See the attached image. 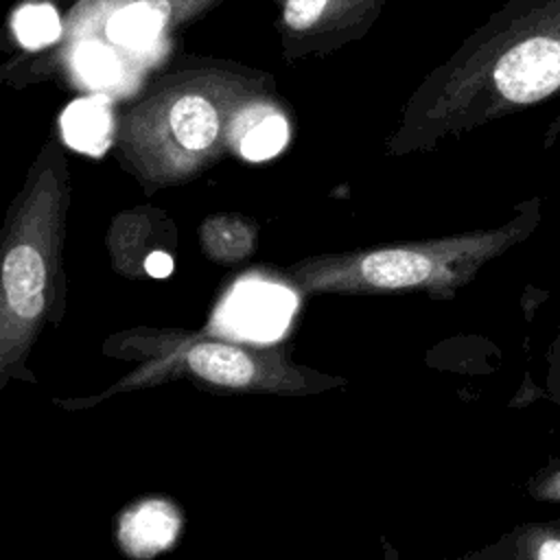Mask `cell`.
<instances>
[{"label":"cell","instance_id":"9","mask_svg":"<svg viewBox=\"0 0 560 560\" xmlns=\"http://www.w3.org/2000/svg\"><path fill=\"white\" fill-rule=\"evenodd\" d=\"M179 525V514L171 503L151 499L122 514L118 538L129 556L151 558L175 542Z\"/></svg>","mask_w":560,"mask_h":560},{"label":"cell","instance_id":"1","mask_svg":"<svg viewBox=\"0 0 560 560\" xmlns=\"http://www.w3.org/2000/svg\"><path fill=\"white\" fill-rule=\"evenodd\" d=\"M560 94V0H508L409 94L387 155L435 149ZM560 114L542 140L551 149Z\"/></svg>","mask_w":560,"mask_h":560},{"label":"cell","instance_id":"5","mask_svg":"<svg viewBox=\"0 0 560 560\" xmlns=\"http://www.w3.org/2000/svg\"><path fill=\"white\" fill-rule=\"evenodd\" d=\"M282 57H324L361 39L392 0H276Z\"/></svg>","mask_w":560,"mask_h":560},{"label":"cell","instance_id":"10","mask_svg":"<svg viewBox=\"0 0 560 560\" xmlns=\"http://www.w3.org/2000/svg\"><path fill=\"white\" fill-rule=\"evenodd\" d=\"M59 127L63 142L74 151L103 155L116 142L118 116L107 96H83L61 112Z\"/></svg>","mask_w":560,"mask_h":560},{"label":"cell","instance_id":"14","mask_svg":"<svg viewBox=\"0 0 560 560\" xmlns=\"http://www.w3.org/2000/svg\"><path fill=\"white\" fill-rule=\"evenodd\" d=\"M9 35L24 52H37L61 42L63 20L50 2H24L9 18Z\"/></svg>","mask_w":560,"mask_h":560},{"label":"cell","instance_id":"16","mask_svg":"<svg viewBox=\"0 0 560 560\" xmlns=\"http://www.w3.org/2000/svg\"><path fill=\"white\" fill-rule=\"evenodd\" d=\"M70 55L74 59L72 66H74L77 74L88 85L105 88V85H112L114 81H118V77H120L118 55L109 46L98 44V39L74 46L70 50Z\"/></svg>","mask_w":560,"mask_h":560},{"label":"cell","instance_id":"17","mask_svg":"<svg viewBox=\"0 0 560 560\" xmlns=\"http://www.w3.org/2000/svg\"><path fill=\"white\" fill-rule=\"evenodd\" d=\"M525 494L538 503H560V459L538 468L527 479Z\"/></svg>","mask_w":560,"mask_h":560},{"label":"cell","instance_id":"13","mask_svg":"<svg viewBox=\"0 0 560 560\" xmlns=\"http://www.w3.org/2000/svg\"><path fill=\"white\" fill-rule=\"evenodd\" d=\"M492 547L501 560H560V518L521 523Z\"/></svg>","mask_w":560,"mask_h":560},{"label":"cell","instance_id":"20","mask_svg":"<svg viewBox=\"0 0 560 560\" xmlns=\"http://www.w3.org/2000/svg\"><path fill=\"white\" fill-rule=\"evenodd\" d=\"M392 560H396V558H392ZM462 560H501V558H499V553H497V549H494V547H486L483 551L472 553V556L462 558Z\"/></svg>","mask_w":560,"mask_h":560},{"label":"cell","instance_id":"8","mask_svg":"<svg viewBox=\"0 0 560 560\" xmlns=\"http://www.w3.org/2000/svg\"><path fill=\"white\" fill-rule=\"evenodd\" d=\"M184 363L195 376L223 387H247L273 372L265 359L228 341H197L186 348Z\"/></svg>","mask_w":560,"mask_h":560},{"label":"cell","instance_id":"12","mask_svg":"<svg viewBox=\"0 0 560 560\" xmlns=\"http://www.w3.org/2000/svg\"><path fill=\"white\" fill-rule=\"evenodd\" d=\"M199 245L212 262H243L258 247V223L238 212L210 214L199 225Z\"/></svg>","mask_w":560,"mask_h":560},{"label":"cell","instance_id":"2","mask_svg":"<svg viewBox=\"0 0 560 560\" xmlns=\"http://www.w3.org/2000/svg\"><path fill=\"white\" fill-rule=\"evenodd\" d=\"M276 94L271 74L234 63L166 72L118 116L114 149L147 195L186 184L236 153L245 114Z\"/></svg>","mask_w":560,"mask_h":560},{"label":"cell","instance_id":"21","mask_svg":"<svg viewBox=\"0 0 560 560\" xmlns=\"http://www.w3.org/2000/svg\"><path fill=\"white\" fill-rule=\"evenodd\" d=\"M11 48V44H9V37L4 35V31L0 28V52H7Z\"/></svg>","mask_w":560,"mask_h":560},{"label":"cell","instance_id":"7","mask_svg":"<svg viewBox=\"0 0 560 560\" xmlns=\"http://www.w3.org/2000/svg\"><path fill=\"white\" fill-rule=\"evenodd\" d=\"M221 2L223 0H133L109 22L105 35L116 46L147 50Z\"/></svg>","mask_w":560,"mask_h":560},{"label":"cell","instance_id":"19","mask_svg":"<svg viewBox=\"0 0 560 560\" xmlns=\"http://www.w3.org/2000/svg\"><path fill=\"white\" fill-rule=\"evenodd\" d=\"M26 55H28V52H24V50H22V52L13 55L9 61H4V63L0 66V83H4V81L15 72V68L26 59Z\"/></svg>","mask_w":560,"mask_h":560},{"label":"cell","instance_id":"11","mask_svg":"<svg viewBox=\"0 0 560 560\" xmlns=\"http://www.w3.org/2000/svg\"><path fill=\"white\" fill-rule=\"evenodd\" d=\"M291 140V120L278 94L258 101L243 118L236 136V155L247 162L276 158Z\"/></svg>","mask_w":560,"mask_h":560},{"label":"cell","instance_id":"15","mask_svg":"<svg viewBox=\"0 0 560 560\" xmlns=\"http://www.w3.org/2000/svg\"><path fill=\"white\" fill-rule=\"evenodd\" d=\"M133 0H79L63 18L61 44L70 52L74 46L96 42L109 22Z\"/></svg>","mask_w":560,"mask_h":560},{"label":"cell","instance_id":"4","mask_svg":"<svg viewBox=\"0 0 560 560\" xmlns=\"http://www.w3.org/2000/svg\"><path fill=\"white\" fill-rule=\"evenodd\" d=\"M68 208V162L59 140L48 138L0 230V374L28 352L50 311L63 306Z\"/></svg>","mask_w":560,"mask_h":560},{"label":"cell","instance_id":"18","mask_svg":"<svg viewBox=\"0 0 560 560\" xmlns=\"http://www.w3.org/2000/svg\"><path fill=\"white\" fill-rule=\"evenodd\" d=\"M547 398L560 407V332L553 339L547 354V378H545Z\"/></svg>","mask_w":560,"mask_h":560},{"label":"cell","instance_id":"6","mask_svg":"<svg viewBox=\"0 0 560 560\" xmlns=\"http://www.w3.org/2000/svg\"><path fill=\"white\" fill-rule=\"evenodd\" d=\"M107 252L112 267L129 278H147V262L160 252L175 254L177 228L175 221L155 206H136L118 212L107 228Z\"/></svg>","mask_w":560,"mask_h":560},{"label":"cell","instance_id":"22","mask_svg":"<svg viewBox=\"0 0 560 560\" xmlns=\"http://www.w3.org/2000/svg\"><path fill=\"white\" fill-rule=\"evenodd\" d=\"M31 2H48V0H31Z\"/></svg>","mask_w":560,"mask_h":560},{"label":"cell","instance_id":"3","mask_svg":"<svg viewBox=\"0 0 560 560\" xmlns=\"http://www.w3.org/2000/svg\"><path fill=\"white\" fill-rule=\"evenodd\" d=\"M540 221L542 199L532 197L518 201L510 219L494 228L317 254L287 267V278L306 295L424 293L453 300L488 262L527 241Z\"/></svg>","mask_w":560,"mask_h":560}]
</instances>
